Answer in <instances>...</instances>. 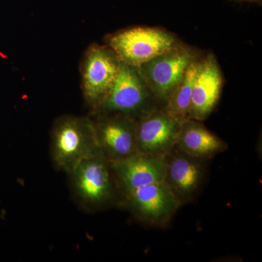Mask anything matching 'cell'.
Instances as JSON below:
<instances>
[{
  "mask_svg": "<svg viewBox=\"0 0 262 262\" xmlns=\"http://www.w3.org/2000/svg\"><path fill=\"white\" fill-rule=\"evenodd\" d=\"M223 85V75L216 57L212 53L202 57L193 84L189 119L206 120L220 101Z\"/></svg>",
  "mask_w": 262,
  "mask_h": 262,
  "instance_id": "obj_12",
  "label": "cell"
},
{
  "mask_svg": "<svg viewBox=\"0 0 262 262\" xmlns=\"http://www.w3.org/2000/svg\"><path fill=\"white\" fill-rule=\"evenodd\" d=\"M121 61L106 44L93 43L84 52L80 63L82 96L91 112L97 107L113 88Z\"/></svg>",
  "mask_w": 262,
  "mask_h": 262,
  "instance_id": "obj_5",
  "label": "cell"
},
{
  "mask_svg": "<svg viewBox=\"0 0 262 262\" xmlns=\"http://www.w3.org/2000/svg\"><path fill=\"white\" fill-rule=\"evenodd\" d=\"M52 160L70 173L81 160L101 152L90 116L66 115L56 119L51 130Z\"/></svg>",
  "mask_w": 262,
  "mask_h": 262,
  "instance_id": "obj_1",
  "label": "cell"
},
{
  "mask_svg": "<svg viewBox=\"0 0 262 262\" xmlns=\"http://www.w3.org/2000/svg\"><path fill=\"white\" fill-rule=\"evenodd\" d=\"M175 147L199 159L208 160L227 149V144L201 121L187 119L181 123Z\"/></svg>",
  "mask_w": 262,
  "mask_h": 262,
  "instance_id": "obj_13",
  "label": "cell"
},
{
  "mask_svg": "<svg viewBox=\"0 0 262 262\" xmlns=\"http://www.w3.org/2000/svg\"><path fill=\"white\" fill-rule=\"evenodd\" d=\"M157 108L160 106L137 67L121 62L113 88L90 115L118 113L137 120Z\"/></svg>",
  "mask_w": 262,
  "mask_h": 262,
  "instance_id": "obj_3",
  "label": "cell"
},
{
  "mask_svg": "<svg viewBox=\"0 0 262 262\" xmlns=\"http://www.w3.org/2000/svg\"><path fill=\"white\" fill-rule=\"evenodd\" d=\"M69 174L75 195L84 206L101 208L113 201V172L102 152L81 160Z\"/></svg>",
  "mask_w": 262,
  "mask_h": 262,
  "instance_id": "obj_6",
  "label": "cell"
},
{
  "mask_svg": "<svg viewBox=\"0 0 262 262\" xmlns=\"http://www.w3.org/2000/svg\"><path fill=\"white\" fill-rule=\"evenodd\" d=\"M198 58L195 50L181 42L137 67L160 108L167 103L189 65Z\"/></svg>",
  "mask_w": 262,
  "mask_h": 262,
  "instance_id": "obj_4",
  "label": "cell"
},
{
  "mask_svg": "<svg viewBox=\"0 0 262 262\" xmlns=\"http://www.w3.org/2000/svg\"><path fill=\"white\" fill-rule=\"evenodd\" d=\"M98 146L108 162L117 161L137 153L135 119L118 113L90 115Z\"/></svg>",
  "mask_w": 262,
  "mask_h": 262,
  "instance_id": "obj_7",
  "label": "cell"
},
{
  "mask_svg": "<svg viewBox=\"0 0 262 262\" xmlns=\"http://www.w3.org/2000/svg\"><path fill=\"white\" fill-rule=\"evenodd\" d=\"M122 63L139 67L181 43L179 38L160 27H134L112 33L105 37Z\"/></svg>",
  "mask_w": 262,
  "mask_h": 262,
  "instance_id": "obj_2",
  "label": "cell"
},
{
  "mask_svg": "<svg viewBox=\"0 0 262 262\" xmlns=\"http://www.w3.org/2000/svg\"><path fill=\"white\" fill-rule=\"evenodd\" d=\"M181 123L157 108L136 121V142L139 152L168 154L177 144Z\"/></svg>",
  "mask_w": 262,
  "mask_h": 262,
  "instance_id": "obj_9",
  "label": "cell"
},
{
  "mask_svg": "<svg viewBox=\"0 0 262 262\" xmlns=\"http://www.w3.org/2000/svg\"><path fill=\"white\" fill-rule=\"evenodd\" d=\"M200 60L201 57L189 65L182 80L162 107L165 113L177 121L182 122L189 119L193 84L199 69Z\"/></svg>",
  "mask_w": 262,
  "mask_h": 262,
  "instance_id": "obj_14",
  "label": "cell"
},
{
  "mask_svg": "<svg viewBox=\"0 0 262 262\" xmlns=\"http://www.w3.org/2000/svg\"><path fill=\"white\" fill-rule=\"evenodd\" d=\"M167 155L138 151L125 159L108 163L113 175L125 194L137 188L163 182Z\"/></svg>",
  "mask_w": 262,
  "mask_h": 262,
  "instance_id": "obj_11",
  "label": "cell"
},
{
  "mask_svg": "<svg viewBox=\"0 0 262 262\" xmlns=\"http://www.w3.org/2000/svg\"><path fill=\"white\" fill-rule=\"evenodd\" d=\"M204 160L189 156L177 147L167 155L164 182L182 205L193 201L201 189L206 173Z\"/></svg>",
  "mask_w": 262,
  "mask_h": 262,
  "instance_id": "obj_10",
  "label": "cell"
},
{
  "mask_svg": "<svg viewBox=\"0 0 262 262\" xmlns=\"http://www.w3.org/2000/svg\"><path fill=\"white\" fill-rule=\"evenodd\" d=\"M125 196L138 220L158 227L168 225L182 206L164 181L137 188Z\"/></svg>",
  "mask_w": 262,
  "mask_h": 262,
  "instance_id": "obj_8",
  "label": "cell"
},
{
  "mask_svg": "<svg viewBox=\"0 0 262 262\" xmlns=\"http://www.w3.org/2000/svg\"><path fill=\"white\" fill-rule=\"evenodd\" d=\"M230 1L237 2V3H256L261 5L262 0H230Z\"/></svg>",
  "mask_w": 262,
  "mask_h": 262,
  "instance_id": "obj_15",
  "label": "cell"
}]
</instances>
